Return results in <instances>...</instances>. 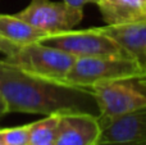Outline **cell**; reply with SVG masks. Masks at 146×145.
<instances>
[{"mask_svg":"<svg viewBox=\"0 0 146 145\" xmlns=\"http://www.w3.org/2000/svg\"><path fill=\"white\" fill-rule=\"evenodd\" d=\"M0 94L9 113L99 116L98 104L88 90L32 76L8 59H0Z\"/></svg>","mask_w":146,"mask_h":145,"instance_id":"cell-1","label":"cell"},{"mask_svg":"<svg viewBox=\"0 0 146 145\" xmlns=\"http://www.w3.org/2000/svg\"><path fill=\"white\" fill-rule=\"evenodd\" d=\"M98 104L100 118H113L146 108V81L142 78H115L88 87Z\"/></svg>","mask_w":146,"mask_h":145,"instance_id":"cell-2","label":"cell"},{"mask_svg":"<svg viewBox=\"0 0 146 145\" xmlns=\"http://www.w3.org/2000/svg\"><path fill=\"white\" fill-rule=\"evenodd\" d=\"M144 78L145 72L133 58H76L63 84L88 90L92 85L115 78Z\"/></svg>","mask_w":146,"mask_h":145,"instance_id":"cell-3","label":"cell"},{"mask_svg":"<svg viewBox=\"0 0 146 145\" xmlns=\"http://www.w3.org/2000/svg\"><path fill=\"white\" fill-rule=\"evenodd\" d=\"M5 59L32 76L63 84L76 57L44 43H33L19 46Z\"/></svg>","mask_w":146,"mask_h":145,"instance_id":"cell-4","label":"cell"},{"mask_svg":"<svg viewBox=\"0 0 146 145\" xmlns=\"http://www.w3.org/2000/svg\"><path fill=\"white\" fill-rule=\"evenodd\" d=\"M42 43L53 48L60 49L76 58H133L115 41L100 32L98 27L81 31L69 30L66 32L49 35Z\"/></svg>","mask_w":146,"mask_h":145,"instance_id":"cell-5","label":"cell"},{"mask_svg":"<svg viewBox=\"0 0 146 145\" xmlns=\"http://www.w3.org/2000/svg\"><path fill=\"white\" fill-rule=\"evenodd\" d=\"M15 15L48 35H54L73 30L80 25L83 18V8L73 7L64 1L31 0L30 4Z\"/></svg>","mask_w":146,"mask_h":145,"instance_id":"cell-6","label":"cell"},{"mask_svg":"<svg viewBox=\"0 0 146 145\" xmlns=\"http://www.w3.org/2000/svg\"><path fill=\"white\" fill-rule=\"evenodd\" d=\"M96 145H146V108L113 118H100Z\"/></svg>","mask_w":146,"mask_h":145,"instance_id":"cell-7","label":"cell"},{"mask_svg":"<svg viewBox=\"0 0 146 145\" xmlns=\"http://www.w3.org/2000/svg\"><path fill=\"white\" fill-rule=\"evenodd\" d=\"M99 135L98 116L88 113L62 114L54 145H96Z\"/></svg>","mask_w":146,"mask_h":145,"instance_id":"cell-8","label":"cell"},{"mask_svg":"<svg viewBox=\"0 0 146 145\" xmlns=\"http://www.w3.org/2000/svg\"><path fill=\"white\" fill-rule=\"evenodd\" d=\"M100 32L115 41L137 62H141L146 53V21L122 23V25H105L98 27Z\"/></svg>","mask_w":146,"mask_h":145,"instance_id":"cell-9","label":"cell"},{"mask_svg":"<svg viewBox=\"0 0 146 145\" xmlns=\"http://www.w3.org/2000/svg\"><path fill=\"white\" fill-rule=\"evenodd\" d=\"M96 5L106 25L146 21L144 0H96Z\"/></svg>","mask_w":146,"mask_h":145,"instance_id":"cell-10","label":"cell"},{"mask_svg":"<svg viewBox=\"0 0 146 145\" xmlns=\"http://www.w3.org/2000/svg\"><path fill=\"white\" fill-rule=\"evenodd\" d=\"M48 33L36 28L15 14H0V37L13 43L17 46L33 43H42Z\"/></svg>","mask_w":146,"mask_h":145,"instance_id":"cell-11","label":"cell"},{"mask_svg":"<svg viewBox=\"0 0 146 145\" xmlns=\"http://www.w3.org/2000/svg\"><path fill=\"white\" fill-rule=\"evenodd\" d=\"M62 114H50L40 121L31 123L28 145H41L54 143Z\"/></svg>","mask_w":146,"mask_h":145,"instance_id":"cell-12","label":"cell"},{"mask_svg":"<svg viewBox=\"0 0 146 145\" xmlns=\"http://www.w3.org/2000/svg\"><path fill=\"white\" fill-rule=\"evenodd\" d=\"M31 123L12 128L0 130V140L4 145H28L30 143Z\"/></svg>","mask_w":146,"mask_h":145,"instance_id":"cell-13","label":"cell"},{"mask_svg":"<svg viewBox=\"0 0 146 145\" xmlns=\"http://www.w3.org/2000/svg\"><path fill=\"white\" fill-rule=\"evenodd\" d=\"M18 48H19V46L14 45L13 43L5 40V39L0 37V53H3V54H5L7 57H9V55H12V54L14 53Z\"/></svg>","mask_w":146,"mask_h":145,"instance_id":"cell-14","label":"cell"},{"mask_svg":"<svg viewBox=\"0 0 146 145\" xmlns=\"http://www.w3.org/2000/svg\"><path fill=\"white\" fill-rule=\"evenodd\" d=\"M67 4H71L73 7H80L83 8L87 4H96V0H63Z\"/></svg>","mask_w":146,"mask_h":145,"instance_id":"cell-15","label":"cell"},{"mask_svg":"<svg viewBox=\"0 0 146 145\" xmlns=\"http://www.w3.org/2000/svg\"><path fill=\"white\" fill-rule=\"evenodd\" d=\"M8 107H7V103H5L4 98H3V95L0 94V118H3L5 114H8Z\"/></svg>","mask_w":146,"mask_h":145,"instance_id":"cell-16","label":"cell"},{"mask_svg":"<svg viewBox=\"0 0 146 145\" xmlns=\"http://www.w3.org/2000/svg\"><path fill=\"white\" fill-rule=\"evenodd\" d=\"M140 66L142 67V69H144V72H145V77H144V78H146V53H145L144 58H142V61L140 62Z\"/></svg>","mask_w":146,"mask_h":145,"instance_id":"cell-17","label":"cell"},{"mask_svg":"<svg viewBox=\"0 0 146 145\" xmlns=\"http://www.w3.org/2000/svg\"><path fill=\"white\" fill-rule=\"evenodd\" d=\"M41 145H54V143H46V144H41Z\"/></svg>","mask_w":146,"mask_h":145,"instance_id":"cell-18","label":"cell"},{"mask_svg":"<svg viewBox=\"0 0 146 145\" xmlns=\"http://www.w3.org/2000/svg\"><path fill=\"white\" fill-rule=\"evenodd\" d=\"M0 145H4V143H3V141H1V140H0Z\"/></svg>","mask_w":146,"mask_h":145,"instance_id":"cell-19","label":"cell"},{"mask_svg":"<svg viewBox=\"0 0 146 145\" xmlns=\"http://www.w3.org/2000/svg\"><path fill=\"white\" fill-rule=\"evenodd\" d=\"M144 3H145V8H146V0H144Z\"/></svg>","mask_w":146,"mask_h":145,"instance_id":"cell-20","label":"cell"},{"mask_svg":"<svg viewBox=\"0 0 146 145\" xmlns=\"http://www.w3.org/2000/svg\"><path fill=\"white\" fill-rule=\"evenodd\" d=\"M142 80H144V81H146V78H142Z\"/></svg>","mask_w":146,"mask_h":145,"instance_id":"cell-21","label":"cell"}]
</instances>
